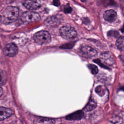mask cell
Listing matches in <instances>:
<instances>
[{
	"mask_svg": "<svg viewBox=\"0 0 124 124\" xmlns=\"http://www.w3.org/2000/svg\"><path fill=\"white\" fill-rule=\"evenodd\" d=\"M19 16V9L15 6L7 7L1 14L0 19L1 23L7 24L15 21Z\"/></svg>",
	"mask_w": 124,
	"mask_h": 124,
	"instance_id": "1",
	"label": "cell"
},
{
	"mask_svg": "<svg viewBox=\"0 0 124 124\" xmlns=\"http://www.w3.org/2000/svg\"><path fill=\"white\" fill-rule=\"evenodd\" d=\"M34 41L39 45L48 43L51 40V36L48 32L46 31H41L36 32L33 36Z\"/></svg>",
	"mask_w": 124,
	"mask_h": 124,
	"instance_id": "2",
	"label": "cell"
},
{
	"mask_svg": "<svg viewBox=\"0 0 124 124\" xmlns=\"http://www.w3.org/2000/svg\"><path fill=\"white\" fill-rule=\"evenodd\" d=\"M60 33L63 38L66 39H73L77 35L75 28L69 25H65L61 27L60 30Z\"/></svg>",
	"mask_w": 124,
	"mask_h": 124,
	"instance_id": "3",
	"label": "cell"
},
{
	"mask_svg": "<svg viewBox=\"0 0 124 124\" xmlns=\"http://www.w3.org/2000/svg\"><path fill=\"white\" fill-rule=\"evenodd\" d=\"M40 16L37 13L27 11L23 13L21 16V19L24 22H33L38 21L40 19Z\"/></svg>",
	"mask_w": 124,
	"mask_h": 124,
	"instance_id": "4",
	"label": "cell"
},
{
	"mask_svg": "<svg viewBox=\"0 0 124 124\" xmlns=\"http://www.w3.org/2000/svg\"><path fill=\"white\" fill-rule=\"evenodd\" d=\"M80 52L82 55L89 58L95 56L97 53L94 48L87 45L82 46L80 48Z\"/></svg>",
	"mask_w": 124,
	"mask_h": 124,
	"instance_id": "5",
	"label": "cell"
},
{
	"mask_svg": "<svg viewBox=\"0 0 124 124\" xmlns=\"http://www.w3.org/2000/svg\"><path fill=\"white\" fill-rule=\"evenodd\" d=\"M23 4L29 10H37L42 6L40 0H23Z\"/></svg>",
	"mask_w": 124,
	"mask_h": 124,
	"instance_id": "6",
	"label": "cell"
},
{
	"mask_svg": "<svg viewBox=\"0 0 124 124\" xmlns=\"http://www.w3.org/2000/svg\"><path fill=\"white\" fill-rule=\"evenodd\" d=\"M18 51V48L17 46L13 44L10 43L7 44L3 49L4 54L8 57H13L15 56Z\"/></svg>",
	"mask_w": 124,
	"mask_h": 124,
	"instance_id": "7",
	"label": "cell"
},
{
	"mask_svg": "<svg viewBox=\"0 0 124 124\" xmlns=\"http://www.w3.org/2000/svg\"><path fill=\"white\" fill-rule=\"evenodd\" d=\"M103 17L107 21L109 22H113L116 19L117 14L113 10H108L104 12L103 14Z\"/></svg>",
	"mask_w": 124,
	"mask_h": 124,
	"instance_id": "8",
	"label": "cell"
},
{
	"mask_svg": "<svg viewBox=\"0 0 124 124\" xmlns=\"http://www.w3.org/2000/svg\"><path fill=\"white\" fill-rule=\"evenodd\" d=\"M13 110L9 108L0 107V121L8 118L13 115Z\"/></svg>",
	"mask_w": 124,
	"mask_h": 124,
	"instance_id": "9",
	"label": "cell"
},
{
	"mask_svg": "<svg viewBox=\"0 0 124 124\" xmlns=\"http://www.w3.org/2000/svg\"><path fill=\"white\" fill-rule=\"evenodd\" d=\"M84 116V113L82 111L78 110L74 113L67 115L66 119L70 121H76L81 119Z\"/></svg>",
	"mask_w": 124,
	"mask_h": 124,
	"instance_id": "10",
	"label": "cell"
},
{
	"mask_svg": "<svg viewBox=\"0 0 124 124\" xmlns=\"http://www.w3.org/2000/svg\"><path fill=\"white\" fill-rule=\"evenodd\" d=\"M101 57L103 61L108 64H111L114 62L113 56L109 52H105L102 53Z\"/></svg>",
	"mask_w": 124,
	"mask_h": 124,
	"instance_id": "11",
	"label": "cell"
},
{
	"mask_svg": "<svg viewBox=\"0 0 124 124\" xmlns=\"http://www.w3.org/2000/svg\"><path fill=\"white\" fill-rule=\"evenodd\" d=\"M96 107V103L93 99H90L88 103L85 107L84 109L87 111L92 110Z\"/></svg>",
	"mask_w": 124,
	"mask_h": 124,
	"instance_id": "12",
	"label": "cell"
},
{
	"mask_svg": "<svg viewBox=\"0 0 124 124\" xmlns=\"http://www.w3.org/2000/svg\"><path fill=\"white\" fill-rule=\"evenodd\" d=\"M55 123V120L46 118H39L35 122V123L37 124H54Z\"/></svg>",
	"mask_w": 124,
	"mask_h": 124,
	"instance_id": "13",
	"label": "cell"
},
{
	"mask_svg": "<svg viewBox=\"0 0 124 124\" xmlns=\"http://www.w3.org/2000/svg\"><path fill=\"white\" fill-rule=\"evenodd\" d=\"M7 81L6 73L3 70L0 71V86L5 84Z\"/></svg>",
	"mask_w": 124,
	"mask_h": 124,
	"instance_id": "14",
	"label": "cell"
},
{
	"mask_svg": "<svg viewBox=\"0 0 124 124\" xmlns=\"http://www.w3.org/2000/svg\"><path fill=\"white\" fill-rule=\"evenodd\" d=\"M116 45L117 48L122 51L124 49V37L123 36H121L116 41Z\"/></svg>",
	"mask_w": 124,
	"mask_h": 124,
	"instance_id": "15",
	"label": "cell"
},
{
	"mask_svg": "<svg viewBox=\"0 0 124 124\" xmlns=\"http://www.w3.org/2000/svg\"><path fill=\"white\" fill-rule=\"evenodd\" d=\"M106 91V89L104 86H99L95 88L96 93L100 96H103L105 94Z\"/></svg>",
	"mask_w": 124,
	"mask_h": 124,
	"instance_id": "16",
	"label": "cell"
},
{
	"mask_svg": "<svg viewBox=\"0 0 124 124\" xmlns=\"http://www.w3.org/2000/svg\"><path fill=\"white\" fill-rule=\"evenodd\" d=\"M88 67L89 68L91 72L93 74H96L98 72V68L95 65H93V64H89L88 65Z\"/></svg>",
	"mask_w": 124,
	"mask_h": 124,
	"instance_id": "17",
	"label": "cell"
},
{
	"mask_svg": "<svg viewBox=\"0 0 124 124\" xmlns=\"http://www.w3.org/2000/svg\"><path fill=\"white\" fill-rule=\"evenodd\" d=\"M53 1H54V4L56 5H58L60 4V2H59V0H53Z\"/></svg>",
	"mask_w": 124,
	"mask_h": 124,
	"instance_id": "18",
	"label": "cell"
},
{
	"mask_svg": "<svg viewBox=\"0 0 124 124\" xmlns=\"http://www.w3.org/2000/svg\"><path fill=\"white\" fill-rule=\"evenodd\" d=\"M70 9H71V8L70 7H69L68 8H66L65 10V12L66 13H69L70 12V11L71 10H69Z\"/></svg>",
	"mask_w": 124,
	"mask_h": 124,
	"instance_id": "19",
	"label": "cell"
},
{
	"mask_svg": "<svg viewBox=\"0 0 124 124\" xmlns=\"http://www.w3.org/2000/svg\"><path fill=\"white\" fill-rule=\"evenodd\" d=\"M3 93V91H2V89L1 88V87L0 86V96L2 95Z\"/></svg>",
	"mask_w": 124,
	"mask_h": 124,
	"instance_id": "20",
	"label": "cell"
}]
</instances>
